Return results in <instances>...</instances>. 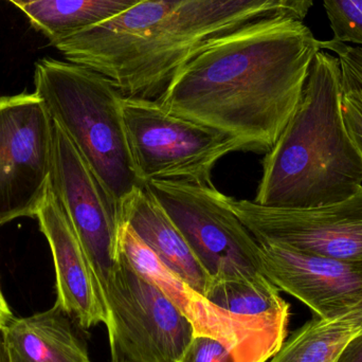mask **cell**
Masks as SVG:
<instances>
[{
  "label": "cell",
  "mask_w": 362,
  "mask_h": 362,
  "mask_svg": "<svg viewBox=\"0 0 362 362\" xmlns=\"http://www.w3.org/2000/svg\"><path fill=\"white\" fill-rule=\"evenodd\" d=\"M339 59L318 51L301 101L263 159L253 202L272 208L304 209L341 202L362 187V157L342 112Z\"/></svg>",
  "instance_id": "3957f363"
},
{
  "label": "cell",
  "mask_w": 362,
  "mask_h": 362,
  "mask_svg": "<svg viewBox=\"0 0 362 362\" xmlns=\"http://www.w3.org/2000/svg\"><path fill=\"white\" fill-rule=\"evenodd\" d=\"M54 262L59 304L84 329L105 325L101 291L82 244L55 194L47 192L36 212Z\"/></svg>",
  "instance_id": "4fadbf2b"
},
{
  "label": "cell",
  "mask_w": 362,
  "mask_h": 362,
  "mask_svg": "<svg viewBox=\"0 0 362 362\" xmlns=\"http://www.w3.org/2000/svg\"><path fill=\"white\" fill-rule=\"evenodd\" d=\"M259 244L264 276L317 316H346L362 302V262L341 261L276 245Z\"/></svg>",
  "instance_id": "7c38bea8"
},
{
  "label": "cell",
  "mask_w": 362,
  "mask_h": 362,
  "mask_svg": "<svg viewBox=\"0 0 362 362\" xmlns=\"http://www.w3.org/2000/svg\"><path fill=\"white\" fill-rule=\"evenodd\" d=\"M314 0H144L119 16L52 42L125 97L157 100L206 49L283 19L303 21Z\"/></svg>",
  "instance_id": "7a4b0ae2"
},
{
  "label": "cell",
  "mask_w": 362,
  "mask_h": 362,
  "mask_svg": "<svg viewBox=\"0 0 362 362\" xmlns=\"http://www.w3.org/2000/svg\"><path fill=\"white\" fill-rule=\"evenodd\" d=\"M144 0H42L21 8L51 44L110 21Z\"/></svg>",
  "instance_id": "2e32d148"
},
{
  "label": "cell",
  "mask_w": 362,
  "mask_h": 362,
  "mask_svg": "<svg viewBox=\"0 0 362 362\" xmlns=\"http://www.w3.org/2000/svg\"><path fill=\"white\" fill-rule=\"evenodd\" d=\"M13 319L12 312L2 295L1 288H0V329H6V325L11 322Z\"/></svg>",
  "instance_id": "cb8c5ba5"
},
{
  "label": "cell",
  "mask_w": 362,
  "mask_h": 362,
  "mask_svg": "<svg viewBox=\"0 0 362 362\" xmlns=\"http://www.w3.org/2000/svg\"><path fill=\"white\" fill-rule=\"evenodd\" d=\"M78 323L59 305L27 318H13L4 329L10 362H90Z\"/></svg>",
  "instance_id": "9a60e30c"
},
{
  "label": "cell",
  "mask_w": 362,
  "mask_h": 362,
  "mask_svg": "<svg viewBox=\"0 0 362 362\" xmlns=\"http://www.w3.org/2000/svg\"><path fill=\"white\" fill-rule=\"evenodd\" d=\"M8 1L12 2L15 6H17V8L21 10V8H25V6L37 4V2L42 1V0H8Z\"/></svg>",
  "instance_id": "484cf974"
},
{
  "label": "cell",
  "mask_w": 362,
  "mask_h": 362,
  "mask_svg": "<svg viewBox=\"0 0 362 362\" xmlns=\"http://www.w3.org/2000/svg\"><path fill=\"white\" fill-rule=\"evenodd\" d=\"M123 117L140 180L214 185L211 174L230 153L245 151L236 138L182 118L157 100L125 97Z\"/></svg>",
  "instance_id": "8992f818"
},
{
  "label": "cell",
  "mask_w": 362,
  "mask_h": 362,
  "mask_svg": "<svg viewBox=\"0 0 362 362\" xmlns=\"http://www.w3.org/2000/svg\"><path fill=\"white\" fill-rule=\"evenodd\" d=\"M180 362H238L234 351L212 336L196 334Z\"/></svg>",
  "instance_id": "44dd1931"
},
{
  "label": "cell",
  "mask_w": 362,
  "mask_h": 362,
  "mask_svg": "<svg viewBox=\"0 0 362 362\" xmlns=\"http://www.w3.org/2000/svg\"><path fill=\"white\" fill-rule=\"evenodd\" d=\"M121 223L129 226L156 257L194 291L204 296L211 279L165 209L140 187L121 204Z\"/></svg>",
  "instance_id": "5bb4252c"
},
{
  "label": "cell",
  "mask_w": 362,
  "mask_h": 362,
  "mask_svg": "<svg viewBox=\"0 0 362 362\" xmlns=\"http://www.w3.org/2000/svg\"><path fill=\"white\" fill-rule=\"evenodd\" d=\"M34 93L120 209L140 180L123 117V95L112 81L84 66L40 59Z\"/></svg>",
  "instance_id": "277c9868"
},
{
  "label": "cell",
  "mask_w": 362,
  "mask_h": 362,
  "mask_svg": "<svg viewBox=\"0 0 362 362\" xmlns=\"http://www.w3.org/2000/svg\"><path fill=\"white\" fill-rule=\"evenodd\" d=\"M110 362H180L196 329L180 308L138 272L121 249L118 265L100 286Z\"/></svg>",
  "instance_id": "5b68a950"
},
{
  "label": "cell",
  "mask_w": 362,
  "mask_h": 362,
  "mask_svg": "<svg viewBox=\"0 0 362 362\" xmlns=\"http://www.w3.org/2000/svg\"><path fill=\"white\" fill-rule=\"evenodd\" d=\"M321 50L303 21L283 19L214 45L172 78L157 101L169 112L267 154L301 101Z\"/></svg>",
  "instance_id": "6da1fadb"
},
{
  "label": "cell",
  "mask_w": 362,
  "mask_h": 362,
  "mask_svg": "<svg viewBox=\"0 0 362 362\" xmlns=\"http://www.w3.org/2000/svg\"><path fill=\"white\" fill-rule=\"evenodd\" d=\"M0 362H10L4 339V329H0Z\"/></svg>",
  "instance_id": "d4e9b609"
},
{
  "label": "cell",
  "mask_w": 362,
  "mask_h": 362,
  "mask_svg": "<svg viewBox=\"0 0 362 362\" xmlns=\"http://www.w3.org/2000/svg\"><path fill=\"white\" fill-rule=\"evenodd\" d=\"M265 276L211 281L204 297L221 310L247 318L289 322V304Z\"/></svg>",
  "instance_id": "ac0fdd59"
},
{
  "label": "cell",
  "mask_w": 362,
  "mask_h": 362,
  "mask_svg": "<svg viewBox=\"0 0 362 362\" xmlns=\"http://www.w3.org/2000/svg\"><path fill=\"white\" fill-rule=\"evenodd\" d=\"M337 362H362V332L349 342Z\"/></svg>",
  "instance_id": "603a6c76"
},
{
  "label": "cell",
  "mask_w": 362,
  "mask_h": 362,
  "mask_svg": "<svg viewBox=\"0 0 362 362\" xmlns=\"http://www.w3.org/2000/svg\"><path fill=\"white\" fill-rule=\"evenodd\" d=\"M321 50L335 53L342 74V91L362 104V47L331 40L321 42Z\"/></svg>",
  "instance_id": "ffe728a7"
},
{
  "label": "cell",
  "mask_w": 362,
  "mask_h": 362,
  "mask_svg": "<svg viewBox=\"0 0 362 362\" xmlns=\"http://www.w3.org/2000/svg\"><path fill=\"white\" fill-rule=\"evenodd\" d=\"M342 112L349 133L362 157V104L344 95Z\"/></svg>",
  "instance_id": "7402d4cb"
},
{
  "label": "cell",
  "mask_w": 362,
  "mask_h": 362,
  "mask_svg": "<svg viewBox=\"0 0 362 362\" xmlns=\"http://www.w3.org/2000/svg\"><path fill=\"white\" fill-rule=\"evenodd\" d=\"M334 40L362 46V0H323Z\"/></svg>",
  "instance_id": "d6986e66"
},
{
  "label": "cell",
  "mask_w": 362,
  "mask_h": 362,
  "mask_svg": "<svg viewBox=\"0 0 362 362\" xmlns=\"http://www.w3.org/2000/svg\"><path fill=\"white\" fill-rule=\"evenodd\" d=\"M230 204L259 243L362 262V187L346 199L313 208H272L232 197Z\"/></svg>",
  "instance_id": "30bf717a"
},
{
  "label": "cell",
  "mask_w": 362,
  "mask_h": 362,
  "mask_svg": "<svg viewBox=\"0 0 362 362\" xmlns=\"http://www.w3.org/2000/svg\"><path fill=\"white\" fill-rule=\"evenodd\" d=\"M352 312L354 313L355 316L361 320L362 325V302L354 310H352Z\"/></svg>",
  "instance_id": "4316f807"
},
{
  "label": "cell",
  "mask_w": 362,
  "mask_h": 362,
  "mask_svg": "<svg viewBox=\"0 0 362 362\" xmlns=\"http://www.w3.org/2000/svg\"><path fill=\"white\" fill-rule=\"evenodd\" d=\"M121 249L132 265L180 308L196 334L225 342L238 362H266L284 344L288 322L236 316L213 305L169 269L125 223H121Z\"/></svg>",
  "instance_id": "8fae6325"
},
{
  "label": "cell",
  "mask_w": 362,
  "mask_h": 362,
  "mask_svg": "<svg viewBox=\"0 0 362 362\" xmlns=\"http://www.w3.org/2000/svg\"><path fill=\"white\" fill-rule=\"evenodd\" d=\"M53 120L35 93L0 97V225L36 216L50 187Z\"/></svg>",
  "instance_id": "ba28073f"
},
{
  "label": "cell",
  "mask_w": 362,
  "mask_h": 362,
  "mask_svg": "<svg viewBox=\"0 0 362 362\" xmlns=\"http://www.w3.org/2000/svg\"><path fill=\"white\" fill-rule=\"evenodd\" d=\"M362 332L351 312L336 319H313L298 329L270 362H337L349 342Z\"/></svg>",
  "instance_id": "e0dca14e"
},
{
  "label": "cell",
  "mask_w": 362,
  "mask_h": 362,
  "mask_svg": "<svg viewBox=\"0 0 362 362\" xmlns=\"http://www.w3.org/2000/svg\"><path fill=\"white\" fill-rule=\"evenodd\" d=\"M50 189L67 214L101 286L120 259V213L116 202L54 121Z\"/></svg>",
  "instance_id": "9c48e42d"
},
{
  "label": "cell",
  "mask_w": 362,
  "mask_h": 362,
  "mask_svg": "<svg viewBox=\"0 0 362 362\" xmlns=\"http://www.w3.org/2000/svg\"><path fill=\"white\" fill-rule=\"evenodd\" d=\"M148 191L177 226L211 281L264 276L259 244L214 185L153 180Z\"/></svg>",
  "instance_id": "52a82bcc"
}]
</instances>
